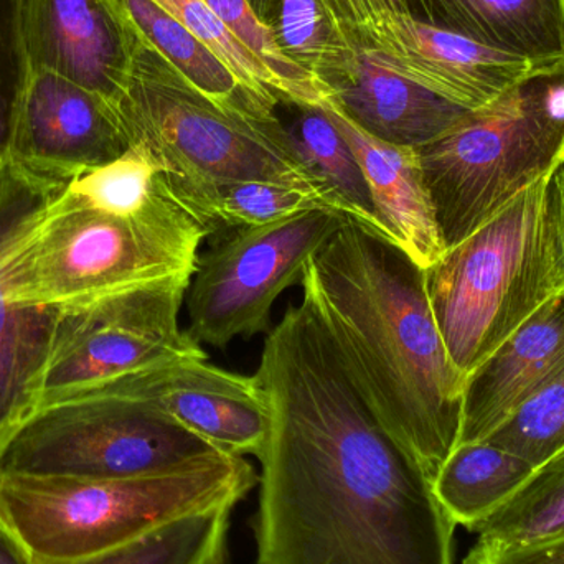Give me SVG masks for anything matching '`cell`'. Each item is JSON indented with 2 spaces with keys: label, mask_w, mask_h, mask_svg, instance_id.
Wrapping results in <instances>:
<instances>
[{
  "label": "cell",
  "mask_w": 564,
  "mask_h": 564,
  "mask_svg": "<svg viewBox=\"0 0 564 564\" xmlns=\"http://www.w3.org/2000/svg\"><path fill=\"white\" fill-rule=\"evenodd\" d=\"M258 383V564H453L454 522L420 460L383 426L311 305L264 338Z\"/></svg>",
  "instance_id": "6da1fadb"
},
{
  "label": "cell",
  "mask_w": 564,
  "mask_h": 564,
  "mask_svg": "<svg viewBox=\"0 0 564 564\" xmlns=\"http://www.w3.org/2000/svg\"><path fill=\"white\" fill-rule=\"evenodd\" d=\"M301 285L361 397L434 479L459 441L464 380L441 337L423 268L348 220L305 267Z\"/></svg>",
  "instance_id": "7a4b0ae2"
},
{
  "label": "cell",
  "mask_w": 564,
  "mask_h": 564,
  "mask_svg": "<svg viewBox=\"0 0 564 564\" xmlns=\"http://www.w3.org/2000/svg\"><path fill=\"white\" fill-rule=\"evenodd\" d=\"M162 178L151 204L119 215L63 188L23 230L9 257L15 297L43 307H79L134 285L194 274L210 235Z\"/></svg>",
  "instance_id": "3957f363"
},
{
  "label": "cell",
  "mask_w": 564,
  "mask_h": 564,
  "mask_svg": "<svg viewBox=\"0 0 564 564\" xmlns=\"http://www.w3.org/2000/svg\"><path fill=\"white\" fill-rule=\"evenodd\" d=\"M555 172L424 271L441 337L464 381L520 325L564 292Z\"/></svg>",
  "instance_id": "277c9868"
},
{
  "label": "cell",
  "mask_w": 564,
  "mask_h": 564,
  "mask_svg": "<svg viewBox=\"0 0 564 564\" xmlns=\"http://www.w3.org/2000/svg\"><path fill=\"white\" fill-rule=\"evenodd\" d=\"M257 482L248 460L227 454L132 479L0 477V520L42 562H76L182 517L235 507Z\"/></svg>",
  "instance_id": "5b68a950"
},
{
  "label": "cell",
  "mask_w": 564,
  "mask_h": 564,
  "mask_svg": "<svg viewBox=\"0 0 564 564\" xmlns=\"http://www.w3.org/2000/svg\"><path fill=\"white\" fill-rule=\"evenodd\" d=\"M417 155L449 250L564 164V68L533 73Z\"/></svg>",
  "instance_id": "8992f818"
},
{
  "label": "cell",
  "mask_w": 564,
  "mask_h": 564,
  "mask_svg": "<svg viewBox=\"0 0 564 564\" xmlns=\"http://www.w3.org/2000/svg\"><path fill=\"white\" fill-rule=\"evenodd\" d=\"M116 109L129 145H142L158 159L177 197L254 178L315 187L292 151L284 122L224 111L139 36L131 78Z\"/></svg>",
  "instance_id": "52a82bcc"
},
{
  "label": "cell",
  "mask_w": 564,
  "mask_h": 564,
  "mask_svg": "<svg viewBox=\"0 0 564 564\" xmlns=\"http://www.w3.org/2000/svg\"><path fill=\"white\" fill-rule=\"evenodd\" d=\"M215 454L151 401L106 387L32 411L0 449V477L132 479Z\"/></svg>",
  "instance_id": "ba28073f"
},
{
  "label": "cell",
  "mask_w": 564,
  "mask_h": 564,
  "mask_svg": "<svg viewBox=\"0 0 564 564\" xmlns=\"http://www.w3.org/2000/svg\"><path fill=\"white\" fill-rule=\"evenodd\" d=\"M192 276L134 285L62 311L36 408L91 393L171 361L208 358L181 327Z\"/></svg>",
  "instance_id": "9c48e42d"
},
{
  "label": "cell",
  "mask_w": 564,
  "mask_h": 564,
  "mask_svg": "<svg viewBox=\"0 0 564 564\" xmlns=\"http://www.w3.org/2000/svg\"><path fill=\"white\" fill-rule=\"evenodd\" d=\"M350 218L315 208L258 227L231 230L198 257L187 291V334L225 348L271 330L274 302Z\"/></svg>",
  "instance_id": "30bf717a"
},
{
  "label": "cell",
  "mask_w": 564,
  "mask_h": 564,
  "mask_svg": "<svg viewBox=\"0 0 564 564\" xmlns=\"http://www.w3.org/2000/svg\"><path fill=\"white\" fill-rule=\"evenodd\" d=\"M69 178L10 159L0 169V449L36 408L59 308L29 305L13 294L9 257L33 218Z\"/></svg>",
  "instance_id": "8fae6325"
},
{
  "label": "cell",
  "mask_w": 564,
  "mask_h": 564,
  "mask_svg": "<svg viewBox=\"0 0 564 564\" xmlns=\"http://www.w3.org/2000/svg\"><path fill=\"white\" fill-rule=\"evenodd\" d=\"M355 50L469 111L486 108L539 72L520 56L427 25L410 13L381 17L358 35Z\"/></svg>",
  "instance_id": "7c38bea8"
},
{
  "label": "cell",
  "mask_w": 564,
  "mask_h": 564,
  "mask_svg": "<svg viewBox=\"0 0 564 564\" xmlns=\"http://www.w3.org/2000/svg\"><path fill=\"white\" fill-rule=\"evenodd\" d=\"M129 148L112 102L55 73L30 72L13 129L12 161L72 181Z\"/></svg>",
  "instance_id": "4fadbf2b"
},
{
  "label": "cell",
  "mask_w": 564,
  "mask_h": 564,
  "mask_svg": "<svg viewBox=\"0 0 564 564\" xmlns=\"http://www.w3.org/2000/svg\"><path fill=\"white\" fill-rule=\"evenodd\" d=\"M30 72L63 76L116 106L131 78L135 36L111 0H20Z\"/></svg>",
  "instance_id": "5bb4252c"
},
{
  "label": "cell",
  "mask_w": 564,
  "mask_h": 564,
  "mask_svg": "<svg viewBox=\"0 0 564 564\" xmlns=\"http://www.w3.org/2000/svg\"><path fill=\"white\" fill-rule=\"evenodd\" d=\"M108 387L145 398L218 453L238 457L263 453L270 416L254 375L224 370L207 358H185Z\"/></svg>",
  "instance_id": "9a60e30c"
},
{
  "label": "cell",
  "mask_w": 564,
  "mask_h": 564,
  "mask_svg": "<svg viewBox=\"0 0 564 564\" xmlns=\"http://www.w3.org/2000/svg\"><path fill=\"white\" fill-rule=\"evenodd\" d=\"M564 364V292L520 325L464 381L459 444L487 440Z\"/></svg>",
  "instance_id": "2e32d148"
},
{
  "label": "cell",
  "mask_w": 564,
  "mask_h": 564,
  "mask_svg": "<svg viewBox=\"0 0 564 564\" xmlns=\"http://www.w3.org/2000/svg\"><path fill=\"white\" fill-rule=\"evenodd\" d=\"M350 144L371 200L394 243L424 271L446 253L417 149L390 144L355 124L334 99L321 106Z\"/></svg>",
  "instance_id": "e0dca14e"
},
{
  "label": "cell",
  "mask_w": 564,
  "mask_h": 564,
  "mask_svg": "<svg viewBox=\"0 0 564 564\" xmlns=\"http://www.w3.org/2000/svg\"><path fill=\"white\" fill-rule=\"evenodd\" d=\"M408 13L539 72L564 68V0H408Z\"/></svg>",
  "instance_id": "ac0fdd59"
},
{
  "label": "cell",
  "mask_w": 564,
  "mask_h": 564,
  "mask_svg": "<svg viewBox=\"0 0 564 564\" xmlns=\"http://www.w3.org/2000/svg\"><path fill=\"white\" fill-rule=\"evenodd\" d=\"M332 99L368 134L414 149L430 144L469 112L367 55H360L354 78Z\"/></svg>",
  "instance_id": "d6986e66"
},
{
  "label": "cell",
  "mask_w": 564,
  "mask_h": 564,
  "mask_svg": "<svg viewBox=\"0 0 564 564\" xmlns=\"http://www.w3.org/2000/svg\"><path fill=\"white\" fill-rule=\"evenodd\" d=\"M135 35L212 102L240 118L276 122L280 102L241 82L204 42L154 0H111Z\"/></svg>",
  "instance_id": "ffe728a7"
},
{
  "label": "cell",
  "mask_w": 564,
  "mask_h": 564,
  "mask_svg": "<svg viewBox=\"0 0 564 564\" xmlns=\"http://www.w3.org/2000/svg\"><path fill=\"white\" fill-rule=\"evenodd\" d=\"M297 111L299 118L285 129L292 151L305 174L325 195L332 208L393 241L375 208L367 178L350 144L322 108Z\"/></svg>",
  "instance_id": "44dd1931"
},
{
  "label": "cell",
  "mask_w": 564,
  "mask_h": 564,
  "mask_svg": "<svg viewBox=\"0 0 564 564\" xmlns=\"http://www.w3.org/2000/svg\"><path fill=\"white\" fill-rule=\"evenodd\" d=\"M533 473L529 463L489 441L459 444L434 476V496L454 525L474 530Z\"/></svg>",
  "instance_id": "7402d4cb"
},
{
  "label": "cell",
  "mask_w": 564,
  "mask_h": 564,
  "mask_svg": "<svg viewBox=\"0 0 564 564\" xmlns=\"http://www.w3.org/2000/svg\"><path fill=\"white\" fill-rule=\"evenodd\" d=\"M214 234L258 227L315 208H332L325 195L312 185L282 181H230L207 185L182 195ZM335 210V208H334Z\"/></svg>",
  "instance_id": "603a6c76"
},
{
  "label": "cell",
  "mask_w": 564,
  "mask_h": 564,
  "mask_svg": "<svg viewBox=\"0 0 564 564\" xmlns=\"http://www.w3.org/2000/svg\"><path fill=\"white\" fill-rule=\"evenodd\" d=\"M234 507L182 517L132 542L76 562L40 564H227Z\"/></svg>",
  "instance_id": "cb8c5ba5"
},
{
  "label": "cell",
  "mask_w": 564,
  "mask_h": 564,
  "mask_svg": "<svg viewBox=\"0 0 564 564\" xmlns=\"http://www.w3.org/2000/svg\"><path fill=\"white\" fill-rule=\"evenodd\" d=\"M273 30L284 55L332 95L354 78L360 55L335 29L321 0H278Z\"/></svg>",
  "instance_id": "d4e9b609"
},
{
  "label": "cell",
  "mask_w": 564,
  "mask_h": 564,
  "mask_svg": "<svg viewBox=\"0 0 564 564\" xmlns=\"http://www.w3.org/2000/svg\"><path fill=\"white\" fill-rule=\"evenodd\" d=\"M479 542L529 545L564 535V451L535 469L530 479L473 530Z\"/></svg>",
  "instance_id": "484cf974"
},
{
  "label": "cell",
  "mask_w": 564,
  "mask_h": 564,
  "mask_svg": "<svg viewBox=\"0 0 564 564\" xmlns=\"http://www.w3.org/2000/svg\"><path fill=\"white\" fill-rule=\"evenodd\" d=\"M164 175V167L151 152L131 145L115 161L75 175L66 188L89 207L131 215L151 204Z\"/></svg>",
  "instance_id": "4316f807"
},
{
  "label": "cell",
  "mask_w": 564,
  "mask_h": 564,
  "mask_svg": "<svg viewBox=\"0 0 564 564\" xmlns=\"http://www.w3.org/2000/svg\"><path fill=\"white\" fill-rule=\"evenodd\" d=\"M539 469L564 451V364L487 440Z\"/></svg>",
  "instance_id": "83f0119b"
},
{
  "label": "cell",
  "mask_w": 564,
  "mask_h": 564,
  "mask_svg": "<svg viewBox=\"0 0 564 564\" xmlns=\"http://www.w3.org/2000/svg\"><path fill=\"white\" fill-rule=\"evenodd\" d=\"M165 12L187 26L218 58L234 69L241 82L267 98L285 105L284 88L274 73L258 59L227 25L215 15L205 0H154Z\"/></svg>",
  "instance_id": "f1b7e54d"
},
{
  "label": "cell",
  "mask_w": 564,
  "mask_h": 564,
  "mask_svg": "<svg viewBox=\"0 0 564 564\" xmlns=\"http://www.w3.org/2000/svg\"><path fill=\"white\" fill-rule=\"evenodd\" d=\"M29 75L20 0H0V169L10 161L17 112Z\"/></svg>",
  "instance_id": "f546056e"
},
{
  "label": "cell",
  "mask_w": 564,
  "mask_h": 564,
  "mask_svg": "<svg viewBox=\"0 0 564 564\" xmlns=\"http://www.w3.org/2000/svg\"><path fill=\"white\" fill-rule=\"evenodd\" d=\"M321 3L354 50L358 35L368 25L390 13H408V0H321Z\"/></svg>",
  "instance_id": "4dcf8cb0"
},
{
  "label": "cell",
  "mask_w": 564,
  "mask_h": 564,
  "mask_svg": "<svg viewBox=\"0 0 564 564\" xmlns=\"http://www.w3.org/2000/svg\"><path fill=\"white\" fill-rule=\"evenodd\" d=\"M463 564H564V535L529 545H494L477 540Z\"/></svg>",
  "instance_id": "1f68e13d"
},
{
  "label": "cell",
  "mask_w": 564,
  "mask_h": 564,
  "mask_svg": "<svg viewBox=\"0 0 564 564\" xmlns=\"http://www.w3.org/2000/svg\"><path fill=\"white\" fill-rule=\"evenodd\" d=\"M0 564H40L25 543L0 520Z\"/></svg>",
  "instance_id": "d6a6232c"
},
{
  "label": "cell",
  "mask_w": 564,
  "mask_h": 564,
  "mask_svg": "<svg viewBox=\"0 0 564 564\" xmlns=\"http://www.w3.org/2000/svg\"><path fill=\"white\" fill-rule=\"evenodd\" d=\"M248 2L251 3L261 22L267 23L270 29H273L274 19H276L278 0H248Z\"/></svg>",
  "instance_id": "836d02e7"
},
{
  "label": "cell",
  "mask_w": 564,
  "mask_h": 564,
  "mask_svg": "<svg viewBox=\"0 0 564 564\" xmlns=\"http://www.w3.org/2000/svg\"><path fill=\"white\" fill-rule=\"evenodd\" d=\"M556 185H558L560 210H562V221L564 231V164L555 172Z\"/></svg>",
  "instance_id": "e575fe53"
}]
</instances>
